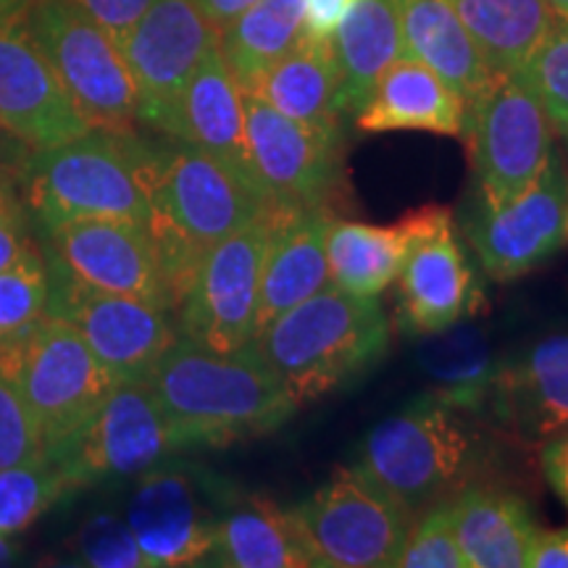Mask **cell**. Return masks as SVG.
<instances>
[{"label": "cell", "mask_w": 568, "mask_h": 568, "mask_svg": "<svg viewBox=\"0 0 568 568\" xmlns=\"http://www.w3.org/2000/svg\"><path fill=\"white\" fill-rule=\"evenodd\" d=\"M464 234L495 282L521 280L568 247V180L556 148L516 201L493 205L474 195Z\"/></svg>", "instance_id": "5bb4252c"}, {"label": "cell", "mask_w": 568, "mask_h": 568, "mask_svg": "<svg viewBox=\"0 0 568 568\" xmlns=\"http://www.w3.org/2000/svg\"><path fill=\"white\" fill-rule=\"evenodd\" d=\"M40 243L90 287L140 297L174 314V293L148 224L80 219L48 232Z\"/></svg>", "instance_id": "ac0fdd59"}, {"label": "cell", "mask_w": 568, "mask_h": 568, "mask_svg": "<svg viewBox=\"0 0 568 568\" xmlns=\"http://www.w3.org/2000/svg\"><path fill=\"white\" fill-rule=\"evenodd\" d=\"M88 17L101 24L105 32L116 40V45L126 38V32L138 24V19L145 13L155 0H74Z\"/></svg>", "instance_id": "ab89813d"}, {"label": "cell", "mask_w": 568, "mask_h": 568, "mask_svg": "<svg viewBox=\"0 0 568 568\" xmlns=\"http://www.w3.org/2000/svg\"><path fill=\"white\" fill-rule=\"evenodd\" d=\"M30 148H24L21 142L13 138L0 126V166H11V169H19L24 166V161L30 159Z\"/></svg>", "instance_id": "f6af8a7d"}, {"label": "cell", "mask_w": 568, "mask_h": 568, "mask_svg": "<svg viewBox=\"0 0 568 568\" xmlns=\"http://www.w3.org/2000/svg\"><path fill=\"white\" fill-rule=\"evenodd\" d=\"M145 382L184 450L272 435L297 410V403L251 345L213 353L176 337Z\"/></svg>", "instance_id": "6da1fadb"}, {"label": "cell", "mask_w": 568, "mask_h": 568, "mask_svg": "<svg viewBox=\"0 0 568 568\" xmlns=\"http://www.w3.org/2000/svg\"><path fill=\"white\" fill-rule=\"evenodd\" d=\"M11 184H19V172L11 166H0V190L11 187Z\"/></svg>", "instance_id": "c3c4849f"}, {"label": "cell", "mask_w": 568, "mask_h": 568, "mask_svg": "<svg viewBox=\"0 0 568 568\" xmlns=\"http://www.w3.org/2000/svg\"><path fill=\"white\" fill-rule=\"evenodd\" d=\"M268 224L272 213L203 253L174 311L180 337L213 353H234L253 343Z\"/></svg>", "instance_id": "30bf717a"}, {"label": "cell", "mask_w": 568, "mask_h": 568, "mask_svg": "<svg viewBox=\"0 0 568 568\" xmlns=\"http://www.w3.org/2000/svg\"><path fill=\"white\" fill-rule=\"evenodd\" d=\"M400 32L403 55L443 77L466 103L495 77L450 0H400Z\"/></svg>", "instance_id": "484cf974"}, {"label": "cell", "mask_w": 568, "mask_h": 568, "mask_svg": "<svg viewBox=\"0 0 568 568\" xmlns=\"http://www.w3.org/2000/svg\"><path fill=\"white\" fill-rule=\"evenodd\" d=\"M560 140H564V155H560V159H564V169H566V180H568V132H564V134H560Z\"/></svg>", "instance_id": "f907efd6"}, {"label": "cell", "mask_w": 568, "mask_h": 568, "mask_svg": "<svg viewBox=\"0 0 568 568\" xmlns=\"http://www.w3.org/2000/svg\"><path fill=\"white\" fill-rule=\"evenodd\" d=\"M251 347L301 408L379 364L389 347V324L376 297L326 284L268 322Z\"/></svg>", "instance_id": "277c9868"}, {"label": "cell", "mask_w": 568, "mask_h": 568, "mask_svg": "<svg viewBox=\"0 0 568 568\" xmlns=\"http://www.w3.org/2000/svg\"><path fill=\"white\" fill-rule=\"evenodd\" d=\"M74 558L95 568H151L142 556L130 524L113 514H98L82 524L74 535Z\"/></svg>", "instance_id": "d590c367"}, {"label": "cell", "mask_w": 568, "mask_h": 568, "mask_svg": "<svg viewBox=\"0 0 568 568\" xmlns=\"http://www.w3.org/2000/svg\"><path fill=\"white\" fill-rule=\"evenodd\" d=\"M406 224L376 226L353 219H332L326 237L329 284L351 295L376 297L400 274L406 258Z\"/></svg>", "instance_id": "f1b7e54d"}, {"label": "cell", "mask_w": 568, "mask_h": 568, "mask_svg": "<svg viewBox=\"0 0 568 568\" xmlns=\"http://www.w3.org/2000/svg\"><path fill=\"white\" fill-rule=\"evenodd\" d=\"M400 568H466V558L453 531L450 508L445 503L426 508L414 518V527L403 545L397 564Z\"/></svg>", "instance_id": "8d00e7d4"}, {"label": "cell", "mask_w": 568, "mask_h": 568, "mask_svg": "<svg viewBox=\"0 0 568 568\" xmlns=\"http://www.w3.org/2000/svg\"><path fill=\"white\" fill-rule=\"evenodd\" d=\"M193 3L216 30H222V27L230 24L232 19H237L240 13L251 9L258 0H193Z\"/></svg>", "instance_id": "ee69618b"}, {"label": "cell", "mask_w": 568, "mask_h": 568, "mask_svg": "<svg viewBox=\"0 0 568 568\" xmlns=\"http://www.w3.org/2000/svg\"><path fill=\"white\" fill-rule=\"evenodd\" d=\"M493 74H514L556 24L545 0H450Z\"/></svg>", "instance_id": "f546056e"}, {"label": "cell", "mask_w": 568, "mask_h": 568, "mask_svg": "<svg viewBox=\"0 0 568 568\" xmlns=\"http://www.w3.org/2000/svg\"><path fill=\"white\" fill-rule=\"evenodd\" d=\"M27 30L84 119L103 130H138V90L122 48L74 0H32Z\"/></svg>", "instance_id": "ba28073f"}, {"label": "cell", "mask_w": 568, "mask_h": 568, "mask_svg": "<svg viewBox=\"0 0 568 568\" xmlns=\"http://www.w3.org/2000/svg\"><path fill=\"white\" fill-rule=\"evenodd\" d=\"M203 566L308 568L316 566L290 510L264 497L226 508Z\"/></svg>", "instance_id": "d4e9b609"}, {"label": "cell", "mask_w": 568, "mask_h": 568, "mask_svg": "<svg viewBox=\"0 0 568 568\" xmlns=\"http://www.w3.org/2000/svg\"><path fill=\"white\" fill-rule=\"evenodd\" d=\"M422 353L424 368L435 379V397L464 414H485L493 406L500 364L477 329L450 326Z\"/></svg>", "instance_id": "1f68e13d"}, {"label": "cell", "mask_w": 568, "mask_h": 568, "mask_svg": "<svg viewBox=\"0 0 568 568\" xmlns=\"http://www.w3.org/2000/svg\"><path fill=\"white\" fill-rule=\"evenodd\" d=\"M219 30L193 0H155L119 42L138 90V126L159 132Z\"/></svg>", "instance_id": "e0dca14e"}, {"label": "cell", "mask_w": 568, "mask_h": 568, "mask_svg": "<svg viewBox=\"0 0 568 568\" xmlns=\"http://www.w3.org/2000/svg\"><path fill=\"white\" fill-rule=\"evenodd\" d=\"M514 77L542 105L552 132H568V19H556Z\"/></svg>", "instance_id": "836d02e7"}, {"label": "cell", "mask_w": 568, "mask_h": 568, "mask_svg": "<svg viewBox=\"0 0 568 568\" xmlns=\"http://www.w3.org/2000/svg\"><path fill=\"white\" fill-rule=\"evenodd\" d=\"M332 48L339 67V105L355 116L379 77L403 55L400 0H355Z\"/></svg>", "instance_id": "4316f807"}, {"label": "cell", "mask_w": 568, "mask_h": 568, "mask_svg": "<svg viewBox=\"0 0 568 568\" xmlns=\"http://www.w3.org/2000/svg\"><path fill=\"white\" fill-rule=\"evenodd\" d=\"M468 568H521L539 535L535 510L514 489L471 481L447 500Z\"/></svg>", "instance_id": "603a6c76"}, {"label": "cell", "mask_w": 568, "mask_h": 568, "mask_svg": "<svg viewBox=\"0 0 568 568\" xmlns=\"http://www.w3.org/2000/svg\"><path fill=\"white\" fill-rule=\"evenodd\" d=\"M545 3L558 19H568V0H545Z\"/></svg>", "instance_id": "681fc988"}, {"label": "cell", "mask_w": 568, "mask_h": 568, "mask_svg": "<svg viewBox=\"0 0 568 568\" xmlns=\"http://www.w3.org/2000/svg\"><path fill=\"white\" fill-rule=\"evenodd\" d=\"M0 376L30 410L45 456L61 450L119 385L80 332L55 316L0 339Z\"/></svg>", "instance_id": "8992f818"}, {"label": "cell", "mask_w": 568, "mask_h": 568, "mask_svg": "<svg viewBox=\"0 0 568 568\" xmlns=\"http://www.w3.org/2000/svg\"><path fill=\"white\" fill-rule=\"evenodd\" d=\"M487 458L485 437L468 424V414L426 395L376 424L355 466L416 516L477 481Z\"/></svg>", "instance_id": "5b68a950"}, {"label": "cell", "mask_w": 568, "mask_h": 568, "mask_svg": "<svg viewBox=\"0 0 568 568\" xmlns=\"http://www.w3.org/2000/svg\"><path fill=\"white\" fill-rule=\"evenodd\" d=\"M51 272L40 240H32L11 266L0 272V339L17 335L45 316Z\"/></svg>", "instance_id": "e575fe53"}, {"label": "cell", "mask_w": 568, "mask_h": 568, "mask_svg": "<svg viewBox=\"0 0 568 568\" xmlns=\"http://www.w3.org/2000/svg\"><path fill=\"white\" fill-rule=\"evenodd\" d=\"M69 493H74V487L48 456L0 468V535H21Z\"/></svg>", "instance_id": "d6a6232c"}, {"label": "cell", "mask_w": 568, "mask_h": 568, "mask_svg": "<svg viewBox=\"0 0 568 568\" xmlns=\"http://www.w3.org/2000/svg\"><path fill=\"white\" fill-rule=\"evenodd\" d=\"M355 0H305V38L332 40Z\"/></svg>", "instance_id": "b9f144b4"}, {"label": "cell", "mask_w": 568, "mask_h": 568, "mask_svg": "<svg viewBox=\"0 0 568 568\" xmlns=\"http://www.w3.org/2000/svg\"><path fill=\"white\" fill-rule=\"evenodd\" d=\"M155 140L138 130L92 126L80 138L34 151L19 169L32 224L48 234L80 219L151 222Z\"/></svg>", "instance_id": "7a4b0ae2"}, {"label": "cell", "mask_w": 568, "mask_h": 568, "mask_svg": "<svg viewBox=\"0 0 568 568\" xmlns=\"http://www.w3.org/2000/svg\"><path fill=\"white\" fill-rule=\"evenodd\" d=\"M226 503L232 495L201 474L155 466L138 477L124 521L151 568L203 566Z\"/></svg>", "instance_id": "2e32d148"}, {"label": "cell", "mask_w": 568, "mask_h": 568, "mask_svg": "<svg viewBox=\"0 0 568 568\" xmlns=\"http://www.w3.org/2000/svg\"><path fill=\"white\" fill-rule=\"evenodd\" d=\"M332 219H335L332 205H308V209L276 205L272 211L264 272H261L258 332L284 311L308 301L329 284L326 237H329Z\"/></svg>", "instance_id": "44dd1931"}, {"label": "cell", "mask_w": 568, "mask_h": 568, "mask_svg": "<svg viewBox=\"0 0 568 568\" xmlns=\"http://www.w3.org/2000/svg\"><path fill=\"white\" fill-rule=\"evenodd\" d=\"M400 222L406 224L408 247L397 274V316L414 335H439L471 314L479 284L450 211L443 205H422Z\"/></svg>", "instance_id": "9a60e30c"}, {"label": "cell", "mask_w": 568, "mask_h": 568, "mask_svg": "<svg viewBox=\"0 0 568 568\" xmlns=\"http://www.w3.org/2000/svg\"><path fill=\"white\" fill-rule=\"evenodd\" d=\"M17 545L11 542V537L9 535H0V566H6V564H11L13 558H17Z\"/></svg>", "instance_id": "7dc6e473"}, {"label": "cell", "mask_w": 568, "mask_h": 568, "mask_svg": "<svg viewBox=\"0 0 568 568\" xmlns=\"http://www.w3.org/2000/svg\"><path fill=\"white\" fill-rule=\"evenodd\" d=\"M243 103L247 163L261 193L282 209L335 201L345 184L343 122H297L245 90Z\"/></svg>", "instance_id": "8fae6325"}, {"label": "cell", "mask_w": 568, "mask_h": 568, "mask_svg": "<svg viewBox=\"0 0 568 568\" xmlns=\"http://www.w3.org/2000/svg\"><path fill=\"white\" fill-rule=\"evenodd\" d=\"M0 126L32 153L92 130L21 13L0 21Z\"/></svg>", "instance_id": "d6986e66"}, {"label": "cell", "mask_w": 568, "mask_h": 568, "mask_svg": "<svg viewBox=\"0 0 568 568\" xmlns=\"http://www.w3.org/2000/svg\"><path fill=\"white\" fill-rule=\"evenodd\" d=\"M477 195L503 205L537 180L552 153L550 119L514 74H495L466 103L464 130Z\"/></svg>", "instance_id": "9c48e42d"}, {"label": "cell", "mask_w": 568, "mask_h": 568, "mask_svg": "<svg viewBox=\"0 0 568 568\" xmlns=\"http://www.w3.org/2000/svg\"><path fill=\"white\" fill-rule=\"evenodd\" d=\"M245 92H253L297 122L332 124L343 122L345 116L339 105V67L332 40L305 38Z\"/></svg>", "instance_id": "83f0119b"}, {"label": "cell", "mask_w": 568, "mask_h": 568, "mask_svg": "<svg viewBox=\"0 0 568 568\" xmlns=\"http://www.w3.org/2000/svg\"><path fill=\"white\" fill-rule=\"evenodd\" d=\"M290 516L324 568L395 566L416 518L361 466L337 468Z\"/></svg>", "instance_id": "52a82bcc"}, {"label": "cell", "mask_w": 568, "mask_h": 568, "mask_svg": "<svg viewBox=\"0 0 568 568\" xmlns=\"http://www.w3.org/2000/svg\"><path fill=\"white\" fill-rule=\"evenodd\" d=\"M42 251L51 272L45 316L63 318L74 326L119 385L145 382L161 355L180 337L172 311L140 297L90 287L77 280L45 245Z\"/></svg>", "instance_id": "7c38bea8"}, {"label": "cell", "mask_w": 568, "mask_h": 568, "mask_svg": "<svg viewBox=\"0 0 568 568\" xmlns=\"http://www.w3.org/2000/svg\"><path fill=\"white\" fill-rule=\"evenodd\" d=\"M32 219L21 197L19 184L0 190V272L19 258L21 251L32 243Z\"/></svg>", "instance_id": "f35d334b"}, {"label": "cell", "mask_w": 568, "mask_h": 568, "mask_svg": "<svg viewBox=\"0 0 568 568\" xmlns=\"http://www.w3.org/2000/svg\"><path fill=\"white\" fill-rule=\"evenodd\" d=\"M493 416L524 445L568 426V332L542 337L497 368Z\"/></svg>", "instance_id": "ffe728a7"}, {"label": "cell", "mask_w": 568, "mask_h": 568, "mask_svg": "<svg viewBox=\"0 0 568 568\" xmlns=\"http://www.w3.org/2000/svg\"><path fill=\"white\" fill-rule=\"evenodd\" d=\"M272 211L274 203L216 155L172 138L155 140L148 230L174 293V311L203 253Z\"/></svg>", "instance_id": "3957f363"}, {"label": "cell", "mask_w": 568, "mask_h": 568, "mask_svg": "<svg viewBox=\"0 0 568 568\" xmlns=\"http://www.w3.org/2000/svg\"><path fill=\"white\" fill-rule=\"evenodd\" d=\"M45 458L30 410L9 382L0 376V468L32 464Z\"/></svg>", "instance_id": "74e56055"}, {"label": "cell", "mask_w": 568, "mask_h": 568, "mask_svg": "<svg viewBox=\"0 0 568 568\" xmlns=\"http://www.w3.org/2000/svg\"><path fill=\"white\" fill-rule=\"evenodd\" d=\"M153 134L201 148L255 184L247 163L243 88L226 67L219 45L205 53L201 67L184 84L180 101L163 119L161 130Z\"/></svg>", "instance_id": "7402d4cb"}, {"label": "cell", "mask_w": 568, "mask_h": 568, "mask_svg": "<svg viewBox=\"0 0 568 568\" xmlns=\"http://www.w3.org/2000/svg\"><path fill=\"white\" fill-rule=\"evenodd\" d=\"M32 0H0V21L9 19V17H17L30 6Z\"/></svg>", "instance_id": "bcb514c9"}, {"label": "cell", "mask_w": 568, "mask_h": 568, "mask_svg": "<svg viewBox=\"0 0 568 568\" xmlns=\"http://www.w3.org/2000/svg\"><path fill=\"white\" fill-rule=\"evenodd\" d=\"M305 40V0H258L219 30V51L243 90Z\"/></svg>", "instance_id": "4dcf8cb0"}, {"label": "cell", "mask_w": 568, "mask_h": 568, "mask_svg": "<svg viewBox=\"0 0 568 568\" xmlns=\"http://www.w3.org/2000/svg\"><path fill=\"white\" fill-rule=\"evenodd\" d=\"M529 568H568V524L558 529H539L531 545Z\"/></svg>", "instance_id": "7bdbcfd3"}, {"label": "cell", "mask_w": 568, "mask_h": 568, "mask_svg": "<svg viewBox=\"0 0 568 568\" xmlns=\"http://www.w3.org/2000/svg\"><path fill=\"white\" fill-rule=\"evenodd\" d=\"M182 450V439L148 382H122L98 414L48 458L59 464L71 487L82 489L138 479Z\"/></svg>", "instance_id": "4fadbf2b"}, {"label": "cell", "mask_w": 568, "mask_h": 568, "mask_svg": "<svg viewBox=\"0 0 568 568\" xmlns=\"http://www.w3.org/2000/svg\"><path fill=\"white\" fill-rule=\"evenodd\" d=\"M539 466L552 495L568 508V426L539 445Z\"/></svg>", "instance_id": "60d3db41"}, {"label": "cell", "mask_w": 568, "mask_h": 568, "mask_svg": "<svg viewBox=\"0 0 568 568\" xmlns=\"http://www.w3.org/2000/svg\"><path fill=\"white\" fill-rule=\"evenodd\" d=\"M466 101L422 61L400 55L368 95L364 109L355 113L361 132L418 130L460 138Z\"/></svg>", "instance_id": "cb8c5ba5"}]
</instances>
